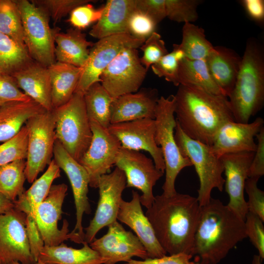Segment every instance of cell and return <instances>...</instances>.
<instances>
[{"label":"cell","mask_w":264,"mask_h":264,"mask_svg":"<svg viewBox=\"0 0 264 264\" xmlns=\"http://www.w3.org/2000/svg\"><path fill=\"white\" fill-rule=\"evenodd\" d=\"M156 25L149 16L136 8L128 20V33L136 39L145 41L155 32Z\"/></svg>","instance_id":"cell-42"},{"label":"cell","mask_w":264,"mask_h":264,"mask_svg":"<svg viewBox=\"0 0 264 264\" xmlns=\"http://www.w3.org/2000/svg\"><path fill=\"white\" fill-rule=\"evenodd\" d=\"M26 228L32 256L37 263L44 243L38 229L35 220L26 217Z\"/></svg>","instance_id":"cell-51"},{"label":"cell","mask_w":264,"mask_h":264,"mask_svg":"<svg viewBox=\"0 0 264 264\" xmlns=\"http://www.w3.org/2000/svg\"><path fill=\"white\" fill-rule=\"evenodd\" d=\"M117 220L131 228L144 246L148 257L159 258L167 253L158 242L154 229L144 214L137 192L132 191L130 201L122 200Z\"/></svg>","instance_id":"cell-22"},{"label":"cell","mask_w":264,"mask_h":264,"mask_svg":"<svg viewBox=\"0 0 264 264\" xmlns=\"http://www.w3.org/2000/svg\"><path fill=\"white\" fill-rule=\"evenodd\" d=\"M0 32L26 47L22 19L16 0H0Z\"/></svg>","instance_id":"cell-37"},{"label":"cell","mask_w":264,"mask_h":264,"mask_svg":"<svg viewBox=\"0 0 264 264\" xmlns=\"http://www.w3.org/2000/svg\"><path fill=\"white\" fill-rule=\"evenodd\" d=\"M246 238L244 220L220 200L211 198L201 208L194 241V261L218 264Z\"/></svg>","instance_id":"cell-3"},{"label":"cell","mask_w":264,"mask_h":264,"mask_svg":"<svg viewBox=\"0 0 264 264\" xmlns=\"http://www.w3.org/2000/svg\"><path fill=\"white\" fill-rule=\"evenodd\" d=\"M26 215L14 208L0 215V260L35 264L26 228Z\"/></svg>","instance_id":"cell-16"},{"label":"cell","mask_w":264,"mask_h":264,"mask_svg":"<svg viewBox=\"0 0 264 264\" xmlns=\"http://www.w3.org/2000/svg\"><path fill=\"white\" fill-rule=\"evenodd\" d=\"M67 190V186L65 183L52 185L47 196L37 209L35 221L44 246L58 245L70 238L68 221L64 220L61 229L58 225L61 219Z\"/></svg>","instance_id":"cell-18"},{"label":"cell","mask_w":264,"mask_h":264,"mask_svg":"<svg viewBox=\"0 0 264 264\" xmlns=\"http://www.w3.org/2000/svg\"><path fill=\"white\" fill-rule=\"evenodd\" d=\"M126 187L125 175L117 167L110 173L100 177L98 186L99 200L93 218L85 228L84 242L89 244L101 229L117 220L120 205L123 199L122 195Z\"/></svg>","instance_id":"cell-12"},{"label":"cell","mask_w":264,"mask_h":264,"mask_svg":"<svg viewBox=\"0 0 264 264\" xmlns=\"http://www.w3.org/2000/svg\"><path fill=\"white\" fill-rule=\"evenodd\" d=\"M264 124V120L260 117L247 123L228 121L217 132L210 146L211 149L219 157L229 154L255 152L257 149L255 137Z\"/></svg>","instance_id":"cell-20"},{"label":"cell","mask_w":264,"mask_h":264,"mask_svg":"<svg viewBox=\"0 0 264 264\" xmlns=\"http://www.w3.org/2000/svg\"><path fill=\"white\" fill-rule=\"evenodd\" d=\"M135 10V0H108L103 6L100 18L89 34L99 40L114 35L129 34L128 20Z\"/></svg>","instance_id":"cell-26"},{"label":"cell","mask_w":264,"mask_h":264,"mask_svg":"<svg viewBox=\"0 0 264 264\" xmlns=\"http://www.w3.org/2000/svg\"><path fill=\"white\" fill-rule=\"evenodd\" d=\"M145 41L128 33L99 39L90 48L75 92L84 94L91 85L100 82V77L104 70L121 51L127 48L137 49Z\"/></svg>","instance_id":"cell-11"},{"label":"cell","mask_w":264,"mask_h":264,"mask_svg":"<svg viewBox=\"0 0 264 264\" xmlns=\"http://www.w3.org/2000/svg\"><path fill=\"white\" fill-rule=\"evenodd\" d=\"M25 126L28 131V143L24 172L26 179L31 183L52 160L56 140L52 110H45L31 117Z\"/></svg>","instance_id":"cell-9"},{"label":"cell","mask_w":264,"mask_h":264,"mask_svg":"<svg viewBox=\"0 0 264 264\" xmlns=\"http://www.w3.org/2000/svg\"><path fill=\"white\" fill-rule=\"evenodd\" d=\"M235 121L249 123L264 102V54L254 40L247 42L236 81L228 97Z\"/></svg>","instance_id":"cell-4"},{"label":"cell","mask_w":264,"mask_h":264,"mask_svg":"<svg viewBox=\"0 0 264 264\" xmlns=\"http://www.w3.org/2000/svg\"><path fill=\"white\" fill-rule=\"evenodd\" d=\"M154 121V140L161 149L165 166L162 194L169 197L177 192L175 182L179 173L183 169L192 166L189 159L181 154L175 140L174 132L176 122L174 95L159 98Z\"/></svg>","instance_id":"cell-5"},{"label":"cell","mask_w":264,"mask_h":264,"mask_svg":"<svg viewBox=\"0 0 264 264\" xmlns=\"http://www.w3.org/2000/svg\"><path fill=\"white\" fill-rule=\"evenodd\" d=\"M46 110L33 100L12 102L0 107V142L9 140L31 117Z\"/></svg>","instance_id":"cell-28"},{"label":"cell","mask_w":264,"mask_h":264,"mask_svg":"<svg viewBox=\"0 0 264 264\" xmlns=\"http://www.w3.org/2000/svg\"><path fill=\"white\" fill-rule=\"evenodd\" d=\"M88 116L108 129L110 124V108L114 100L100 82L91 85L84 94Z\"/></svg>","instance_id":"cell-33"},{"label":"cell","mask_w":264,"mask_h":264,"mask_svg":"<svg viewBox=\"0 0 264 264\" xmlns=\"http://www.w3.org/2000/svg\"><path fill=\"white\" fill-rule=\"evenodd\" d=\"M205 60L211 77L228 98L234 87L242 57L232 49L217 46Z\"/></svg>","instance_id":"cell-25"},{"label":"cell","mask_w":264,"mask_h":264,"mask_svg":"<svg viewBox=\"0 0 264 264\" xmlns=\"http://www.w3.org/2000/svg\"><path fill=\"white\" fill-rule=\"evenodd\" d=\"M136 9L149 16L157 24L166 17L165 0H135Z\"/></svg>","instance_id":"cell-49"},{"label":"cell","mask_w":264,"mask_h":264,"mask_svg":"<svg viewBox=\"0 0 264 264\" xmlns=\"http://www.w3.org/2000/svg\"><path fill=\"white\" fill-rule=\"evenodd\" d=\"M264 221L256 215L248 212L244 220L246 238L258 252L262 260L264 259Z\"/></svg>","instance_id":"cell-44"},{"label":"cell","mask_w":264,"mask_h":264,"mask_svg":"<svg viewBox=\"0 0 264 264\" xmlns=\"http://www.w3.org/2000/svg\"><path fill=\"white\" fill-rule=\"evenodd\" d=\"M115 165L124 172L126 177V187L140 190L142 192L140 196L141 205L149 208L155 197L153 188L164 173L155 167L152 159L144 154L122 147Z\"/></svg>","instance_id":"cell-14"},{"label":"cell","mask_w":264,"mask_h":264,"mask_svg":"<svg viewBox=\"0 0 264 264\" xmlns=\"http://www.w3.org/2000/svg\"><path fill=\"white\" fill-rule=\"evenodd\" d=\"M55 56L57 62L82 68L93 43L87 40L81 30L70 28L66 32L56 30L54 35Z\"/></svg>","instance_id":"cell-27"},{"label":"cell","mask_w":264,"mask_h":264,"mask_svg":"<svg viewBox=\"0 0 264 264\" xmlns=\"http://www.w3.org/2000/svg\"><path fill=\"white\" fill-rule=\"evenodd\" d=\"M178 45L190 60L205 59L214 47L206 38L204 29L191 22L184 23L182 41Z\"/></svg>","instance_id":"cell-35"},{"label":"cell","mask_w":264,"mask_h":264,"mask_svg":"<svg viewBox=\"0 0 264 264\" xmlns=\"http://www.w3.org/2000/svg\"><path fill=\"white\" fill-rule=\"evenodd\" d=\"M108 227L106 234L89 243V246L106 260L105 264L127 263L134 257L142 260L149 258L138 237L126 230L117 220Z\"/></svg>","instance_id":"cell-17"},{"label":"cell","mask_w":264,"mask_h":264,"mask_svg":"<svg viewBox=\"0 0 264 264\" xmlns=\"http://www.w3.org/2000/svg\"><path fill=\"white\" fill-rule=\"evenodd\" d=\"M81 248L76 249L63 242L53 246H44L40 252L38 262L44 264H105L102 258L89 244L82 243Z\"/></svg>","instance_id":"cell-29"},{"label":"cell","mask_w":264,"mask_h":264,"mask_svg":"<svg viewBox=\"0 0 264 264\" xmlns=\"http://www.w3.org/2000/svg\"><path fill=\"white\" fill-rule=\"evenodd\" d=\"M147 70L141 64L136 48L121 51L102 73L100 83L110 96L116 98L138 91Z\"/></svg>","instance_id":"cell-10"},{"label":"cell","mask_w":264,"mask_h":264,"mask_svg":"<svg viewBox=\"0 0 264 264\" xmlns=\"http://www.w3.org/2000/svg\"><path fill=\"white\" fill-rule=\"evenodd\" d=\"M9 264H21V263H19V262H12V263H10ZM35 264H44L41 263L39 262H37Z\"/></svg>","instance_id":"cell-55"},{"label":"cell","mask_w":264,"mask_h":264,"mask_svg":"<svg viewBox=\"0 0 264 264\" xmlns=\"http://www.w3.org/2000/svg\"><path fill=\"white\" fill-rule=\"evenodd\" d=\"M179 61L174 51L168 53L157 62L151 66L153 72L159 77H163L176 86H179L178 70Z\"/></svg>","instance_id":"cell-46"},{"label":"cell","mask_w":264,"mask_h":264,"mask_svg":"<svg viewBox=\"0 0 264 264\" xmlns=\"http://www.w3.org/2000/svg\"><path fill=\"white\" fill-rule=\"evenodd\" d=\"M103 11V6L95 8L88 3L75 8L70 13L69 22L75 28L80 30L85 29L100 18Z\"/></svg>","instance_id":"cell-43"},{"label":"cell","mask_w":264,"mask_h":264,"mask_svg":"<svg viewBox=\"0 0 264 264\" xmlns=\"http://www.w3.org/2000/svg\"><path fill=\"white\" fill-rule=\"evenodd\" d=\"M19 88L44 110H53L51 87L48 67L34 61L12 75Z\"/></svg>","instance_id":"cell-24"},{"label":"cell","mask_w":264,"mask_h":264,"mask_svg":"<svg viewBox=\"0 0 264 264\" xmlns=\"http://www.w3.org/2000/svg\"><path fill=\"white\" fill-rule=\"evenodd\" d=\"M178 78L179 85L196 86L214 94L223 95L211 77L205 59L190 60L185 58L180 61Z\"/></svg>","instance_id":"cell-32"},{"label":"cell","mask_w":264,"mask_h":264,"mask_svg":"<svg viewBox=\"0 0 264 264\" xmlns=\"http://www.w3.org/2000/svg\"><path fill=\"white\" fill-rule=\"evenodd\" d=\"M198 0H165L166 17L178 22H191L198 19Z\"/></svg>","instance_id":"cell-39"},{"label":"cell","mask_w":264,"mask_h":264,"mask_svg":"<svg viewBox=\"0 0 264 264\" xmlns=\"http://www.w3.org/2000/svg\"><path fill=\"white\" fill-rule=\"evenodd\" d=\"M22 24L24 43L31 58L46 67L55 62L54 35L49 16L31 1L16 0Z\"/></svg>","instance_id":"cell-8"},{"label":"cell","mask_w":264,"mask_h":264,"mask_svg":"<svg viewBox=\"0 0 264 264\" xmlns=\"http://www.w3.org/2000/svg\"><path fill=\"white\" fill-rule=\"evenodd\" d=\"M25 160H18L0 166V193L15 201L24 191Z\"/></svg>","instance_id":"cell-36"},{"label":"cell","mask_w":264,"mask_h":264,"mask_svg":"<svg viewBox=\"0 0 264 264\" xmlns=\"http://www.w3.org/2000/svg\"><path fill=\"white\" fill-rule=\"evenodd\" d=\"M53 109L67 103L75 92L82 68L55 62L48 67Z\"/></svg>","instance_id":"cell-30"},{"label":"cell","mask_w":264,"mask_h":264,"mask_svg":"<svg viewBox=\"0 0 264 264\" xmlns=\"http://www.w3.org/2000/svg\"><path fill=\"white\" fill-rule=\"evenodd\" d=\"M32 100L19 88L10 75L0 74V107L17 102Z\"/></svg>","instance_id":"cell-45"},{"label":"cell","mask_w":264,"mask_h":264,"mask_svg":"<svg viewBox=\"0 0 264 264\" xmlns=\"http://www.w3.org/2000/svg\"><path fill=\"white\" fill-rule=\"evenodd\" d=\"M193 256L185 253L166 255L159 258H148L144 260L131 259L123 264H199L191 260Z\"/></svg>","instance_id":"cell-50"},{"label":"cell","mask_w":264,"mask_h":264,"mask_svg":"<svg viewBox=\"0 0 264 264\" xmlns=\"http://www.w3.org/2000/svg\"><path fill=\"white\" fill-rule=\"evenodd\" d=\"M175 98L176 121L188 136L211 146L226 122L235 121L228 98L193 86L182 85Z\"/></svg>","instance_id":"cell-2"},{"label":"cell","mask_w":264,"mask_h":264,"mask_svg":"<svg viewBox=\"0 0 264 264\" xmlns=\"http://www.w3.org/2000/svg\"><path fill=\"white\" fill-rule=\"evenodd\" d=\"M53 157L56 164L66 175L72 190L76 208V223L73 230L69 233L70 240L76 243H82L85 235L82 225L83 217L84 214L91 213L88 197V175L84 167L57 140L54 143Z\"/></svg>","instance_id":"cell-13"},{"label":"cell","mask_w":264,"mask_h":264,"mask_svg":"<svg viewBox=\"0 0 264 264\" xmlns=\"http://www.w3.org/2000/svg\"><path fill=\"white\" fill-rule=\"evenodd\" d=\"M89 121L92 132V139L88 148L79 162L88 174L89 186L96 188L100 177L115 165L121 144L108 129L95 121Z\"/></svg>","instance_id":"cell-15"},{"label":"cell","mask_w":264,"mask_h":264,"mask_svg":"<svg viewBox=\"0 0 264 264\" xmlns=\"http://www.w3.org/2000/svg\"><path fill=\"white\" fill-rule=\"evenodd\" d=\"M139 48L143 53L140 62L147 70L168 53L165 42L156 32L148 38Z\"/></svg>","instance_id":"cell-41"},{"label":"cell","mask_w":264,"mask_h":264,"mask_svg":"<svg viewBox=\"0 0 264 264\" xmlns=\"http://www.w3.org/2000/svg\"><path fill=\"white\" fill-rule=\"evenodd\" d=\"M0 264H2V263H1V262L0 261Z\"/></svg>","instance_id":"cell-56"},{"label":"cell","mask_w":264,"mask_h":264,"mask_svg":"<svg viewBox=\"0 0 264 264\" xmlns=\"http://www.w3.org/2000/svg\"><path fill=\"white\" fill-rule=\"evenodd\" d=\"M155 128L154 119L142 118L110 124L108 130L118 139L122 147L149 153L155 167L164 173L165 166L162 151L154 140Z\"/></svg>","instance_id":"cell-19"},{"label":"cell","mask_w":264,"mask_h":264,"mask_svg":"<svg viewBox=\"0 0 264 264\" xmlns=\"http://www.w3.org/2000/svg\"><path fill=\"white\" fill-rule=\"evenodd\" d=\"M158 99L157 90L151 88L114 98L110 108V124L142 118L154 119Z\"/></svg>","instance_id":"cell-23"},{"label":"cell","mask_w":264,"mask_h":264,"mask_svg":"<svg viewBox=\"0 0 264 264\" xmlns=\"http://www.w3.org/2000/svg\"><path fill=\"white\" fill-rule=\"evenodd\" d=\"M60 169L53 159L41 176L14 201L15 208L35 220L38 206L47 196L54 180L60 176Z\"/></svg>","instance_id":"cell-31"},{"label":"cell","mask_w":264,"mask_h":264,"mask_svg":"<svg viewBox=\"0 0 264 264\" xmlns=\"http://www.w3.org/2000/svg\"><path fill=\"white\" fill-rule=\"evenodd\" d=\"M254 153L229 154L220 157L225 175V189L229 198L227 205L244 220L248 213L244 186Z\"/></svg>","instance_id":"cell-21"},{"label":"cell","mask_w":264,"mask_h":264,"mask_svg":"<svg viewBox=\"0 0 264 264\" xmlns=\"http://www.w3.org/2000/svg\"><path fill=\"white\" fill-rule=\"evenodd\" d=\"M201 208L197 198L176 192L154 197L145 213L159 244L167 253L193 257L195 235Z\"/></svg>","instance_id":"cell-1"},{"label":"cell","mask_w":264,"mask_h":264,"mask_svg":"<svg viewBox=\"0 0 264 264\" xmlns=\"http://www.w3.org/2000/svg\"><path fill=\"white\" fill-rule=\"evenodd\" d=\"M257 149L251 163L248 177L259 179L264 175V127L256 135Z\"/></svg>","instance_id":"cell-48"},{"label":"cell","mask_w":264,"mask_h":264,"mask_svg":"<svg viewBox=\"0 0 264 264\" xmlns=\"http://www.w3.org/2000/svg\"><path fill=\"white\" fill-rule=\"evenodd\" d=\"M262 260L258 255H254L253 257L252 264H262Z\"/></svg>","instance_id":"cell-54"},{"label":"cell","mask_w":264,"mask_h":264,"mask_svg":"<svg viewBox=\"0 0 264 264\" xmlns=\"http://www.w3.org/2000/svg\"><path fill=\"white\" fill-rule=\"evenodd\" d=\"M242 2L250 18L257 22L264 19V1L263 0H243Z\"/></svg>","instance_id":"cell-52"},{"label":"cell","mask_w":264,"mask_h":264,"mask_svg":"<svg viewBox=\"0 0 264 264\" xmlns=\"http://www.w3.org/2000/svg\"><path fill=\"white\" fill-rule=\"evenodd\" d=\"M33 61L26 47L0 32V74L12 75Z\"/></svg>","instance_id":"cell-34"},{"label":"cell","mask_w":264,"mask_h":264,"mask_svg":"<svg viewBox=\"0 0 264 264\" xmlns=\"http://www.w3.org/2000/svg\"><path fill=\"white\" fill-rule=\"evenodd\" d=\"M32 2L41 8L54 22H57L76 7L93 1L92 0H32Z\"/></svg>","instance_id":"cell-40"},{"label":"cell","mask_w":264,"mask_h":264,"mask_svg":"<svg viewBox=\"0 0 264 264\" xmlns=\"http://www.w3.org/2000/svg\"><path fill=\"white\" fill-rule=\"evenodd\" d=\"M174 136L181 154L189 159L198 176L199 187L197 198L200 206H203L210 201L214 189L223 190L225 179L220 157L213 152L210 146L188 136L177 122Z\"/></svg>","instance_id":"cell-7"},{"label":"cell","mask_w":264,"mask_h":264,"mask_svg":"<svg viewBox=\"0 0 264 264\" xmlns=\"http://www.w3.org/2000/svg\"><path fill=\"white\" fill-rule=\"evenodd\" d=\"M258 180L257 178L248 177L244 190L248 197L246 201L248 212L256 215L264 221V192L258 188Z\"/></svg>","instance_id":"cell-47"},{"label":"cell","mask_w":264,"mask_h":264,"mask_svg":"<svg viewBox=\"0 0 264 264\" xmlns=\"http://www.w3.org/2000/svg\"><path fill=\"white\" fill-rule=\"evenodd\" d=\"M27 143L28 131L24 125L17 134L0 145V166L26 159Z\"/></svg>","instance_id":"cell-38"},{"label":"cell","mask_w":264,"mask_h":264,"mask_svg":"<svg viewBox=\"0 0 264 264\" xmlns=\"http://www.w3.org/2000/svg\"><path fill=\"white\" fill-rule=\"evenodd\" d=\"M52 112L56 140L79 162L88 148L92 137L84 94L75 92L67 103L53 109Z\"/></svg>","instance_id":"cell-6"},{"label":"cell","mask_w":264,"mask_h":264,"mask_svg":"<svg viewBox=\"0 0 264 264\" xmlns=\"http://www.w3.org/2000/svg\"><path fill=\"white\" fill-rule=\"evenodd\" d=\"M15 208L13 201L0 193V215L4 214Z\"/></svg>","instance_id":"cell-53"}]
</instances>
